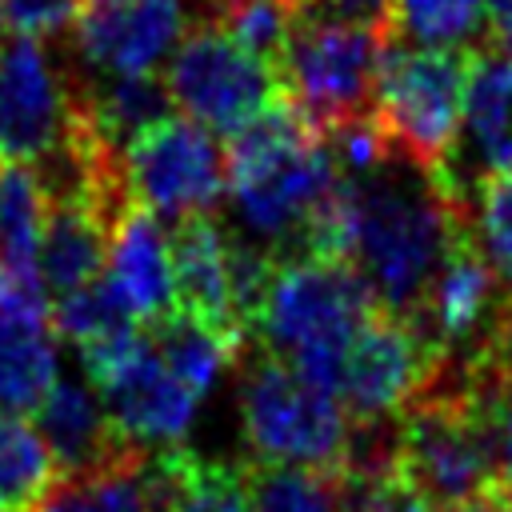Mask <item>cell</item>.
<instances>
[{"label":"cell","mask_w":512,"mask_h":512,"mask_svg":"<svg viewBox=\"0 0 512 512\" xmlns=\"http://www.w3.org/2000/svg\"><path fill=\"white\" fill-rule=\"evenodd\" d=\"M224 168L248 240L276 260L304 256V224L312 208L344 180L316 124L284 92L228 136Z\"/></svg>","instance_id":"obj_1"},{"label":"cell","mask_w":512,"mask_h":512,"mask_svg":"<svg viewBox=\"0 0 512 512\" xmlns=\"http://www.w3.org/2000/svg\"><path fill=\"white\" fill-rule=\"evenodd\" d=\"M352 184L356 216L348 264L364 280L376 308L412 316L448 244L464 228V212L404 156Z\"/></svg>","instance_id":"obj_2"},{"label":"cell","mask_w":512,"mask_h":512,"mask_svg":"<svg viewBox=\"0 0 512 512\" xmlns=\"http://www.w3.org/2000/svg\"><path fill=\"white\" fill-rule=\"evenodd\" d=\"M372 312L376 304L348 260L300 256L276 264L252 336L300 380L340 396L348 344Z\"/></svg>","instance_id":"obj_3"},{"label":"cell","mask_w":512,"mask_h":512,"mask_svg":"<svg viewBox=\"0 0 512 512\" xmlns=\"http://www.w3.org/2000/svg\"><path fill=\"white\" fill-rule=\"evenodd\" d=\"M468 72L472 48H428L396 40L384 48L372 116L388 144L428 176H436L456 148Z\"/></svg>","instance_id":"obj_4"},{"label":"cell","mask_w":512,"mask_h":512,"mask_svg":"<svg viewBox=\"0 0 512 512\" xmlns=\"http://www.w3.org/2000/svg\"><path fill=\"white\" fill-rule=\"evenodd\" d=\"M240 424L256 460L300 464L340 476L352 444V416L340 396L300 380L280 356L256 348L240 372Z\"/></svg>","instance_id":"obj_5"},{"label":"cell","mask_w":512,"mask_h":512,"mask_svg":"<svg viewBox=\"0 0 512 512\" xmlns=\"http://www.w3.org/2000/svg\"><path fill=\"white\" fill-rule=\"evenodd\" d=\"M388 44L392 36L384 24L300 16L276 68L280 88L316 124V132H324L372 108Z\"/></svg>","instance_id":"obj_6"},{"label":"cell","mask_w":512,"mask_h":512,"mask_svg":"<svg viewBox=\"0 0 512 512\" xmlns=\"http://www.w3.org/2000/svg\"><path fill=\"white\" fill-rule=\"evenodd\" d=\"M164 84L172 104L188 120L224 136H232L244 120H252L284 92L276 68L244 52L216 24H192L180 36L164 68Z\"/></svg>","instance_id":"obj_7"},{"label":"cell","mask_w":512,"mask_h":512,"mask_svg":"<svg viewBox=\"0 0 512 512\" xmlns=\"http://www.w3.org/2000/svg\"><path fill=\"white\" fill-rule=\"evenodd\" d=\"M124 184L132 204L148 208L152 216L184 220L216 208L228 168L204 124L168 116L124 148Z\"/></svg>","instance_id":"obj_8"},{"label":"cell","mask_w":512,"mask_h":512,"mask_svg":"<svg viewBox=\"0 0 512 512\" xmlns=\"http://www.w3.org/2000/svg\"><path fill=\"white\" fill-rule=\"evenodd\" d=\"M84 368L124 440L144 448L180 444L200 396H192L168 372L144 328L120 344H108L104 352H84Z\"/></svg>","instance_id":"obj_9"},{"label":"cell","mask_w":512,"mask_h":512,"mask_svg":"<svg viewBox=\"0 0 512 512\" xmlns=\"http://www.w3.org/2000/svg\"><path fill=\"white\" fill-rule=\"evenodd\" d=\"M444 352L396 312L376 308L348 344L340 404L352 424H376L404 412L440 372Z\"/></svg>","instance_id":"obj_10"},{"label":"cell","mask_w":512,"mask_h":512,"mask_svg":"<svg viewBox=\"0 0 512 512\" xmlns=\"http://www.w3.org/2000/svg\"><path fill=\"white\" fill-rule=\"evenodd\" d=\"M80 76L52 64L40 40L0 44V160H36L56 148L76 116Z\"/></svg>","instance_id":"obj_11"},{"label":"cell","mask_w":512,"mask_h":512,"mask_svg":"<svg viewBox=\"0 0 512 512\" xmlns=\"http://www.w3.org/2000/svg\"><path fill=\"white\" fill-rule=\"evenodd\" d=\"M500 284L504 280L484 260V252L468 236V220H464V228L448 244L440 268L432 272V280L408 320L444 352V360H464L484 344V336L500 312V300L508 292Z\"/></svg>","instance_id":"obj_12"},{"label":"cell","mask_w":512,"mask_h":512,"mask_svg":"<svg viewBox=\"0 0 512 512\" xmlns=\"http://www.w3.org/2000/svg\"><path fill=\"white\" fill-rule=\"evenodd\" d=\"M184 0H100L88 4L76 36V56L104 72H152L188 32Z\"/></svg>","instance_id":"obj_13"},{"label":"cell","mask_w":512,"mask_h":512,"mask_svg":"<svg viewBox=\"0 0 512 512\" xmlns=\"http://www.w3.org/2000/svg\"><path fill=\"white\" fill-rule=\"evenodd\" d=\"M172 284H176V308L220 332L232 348L248 352V328L232 300V276H228V236L204 216L176 220L172 232Z\"/></svg>","instance_id":"obj_14"},{"label":"cell","mask_w":512,"mask_h":512,"mask_svg":"<svg viewBox=\"0 0 512 512\" xmlns=\"http://www.w3.org/2000/svg\"><path fill=\"white\" fill-rule=\"evenodd\" d=\"M36 428H40L44 444L52 448L60 476L100 468L112 456H120L124 448H132V440H124L116 432L100 392H92L88 384H76V380L52 384V392L36 408Z\"/></svg>","instance_id":"obj_15"},{"label":"cell","mask_w":512,"mask_h":512,"mask_svg":"<svg viewBox=\"0 0 512 512\" xmlns=\"http://www.w3.org/2000/svg\"><path fill=\"white\" fill-rule=\"evenodd\" d=\"M108 276L128 296L140 324L160 320L176 308L172 284V236L160 228V216L132 204L112 232L108 248Z\"/></svg>","instance_id":"obj_16"},{"label":"cell","mask_w":512,"mask_h":512,"mask_svg":"<svg viewBox=\"0 0 512 512\" xmlns=\"http://www.w3.org/2000/svg\"><path fill=\"white\" fill-rule=\"evenodd\" d=\"M116 220L84 200L48 204V220L36 248V268L48 284V292L64 296L96 276L108 272V248H112Z\"/></svg>","instance_id":"obj_17"},{"label":"cell","mask_w":512,"mask_h":512,"mask_svg":"<svg viewBox=\"0 0 512 512\" xmlns=\"http://www.w3.org/2000/svg\"><path fill=\"white\" fill-rule=\"evenodd\" d=\"M84 108L96 120V128L128 148L140 132L156 128L160 120L172 116V96L164 76L152 72H108L104 80L84 76Z\"/></svg>","instance_id":"obj_18"},{"label":"cell","mask_w":512,"mask_h":512,"mask_svg":"<svg viewBox=\"0 0 512 512\" xmlns=\"http://www.w3.org/2000/svg\"><path fill=\"white\" fill-rule=\"evenodd\" d=\"M148 344L156 348V356L168 364V372L192 392V396H208L212 384L220 380V372L228 364H236L244 352L232 348L220 332H212L208 324H200L196 316L172 308L160 320L144 324Z\"/></svg>","instance_id":"obj_19"},{"label":"cell","mask_w":512,"mask_h":512,"mask_svg":"<svg viewBox=\"0 0 512 512\" xmlns=\"http://www.w3.org/2000/svg\"><path fill=\"white\" fill-rule=\"evenodd\" d=\"M52 324L16 320L0 312V408L36 412L56 384Z\"/></svg>","instance_id":"obj_20"},{"label":"cell","mask_w":512,"mask_h":512,"mask_svg":"<svg viewBox=\"0 0 512 512\" xmlns=\"http://www.w3.org/2000/svg\"><path fill=\"white\" fill-rule=\"evenodd\" d=\"M56 476L60 472L40 428L28 424L20 412L0 408V508L32 512L56 484Z\"/></svg>","instance_id":"obj_21"},{"label":"cell","mask_w":512,"mask_h":512,"mask_svg":"<svg viewBox=\"0 0 512 512\" xmlns=\"http://www.w3.org/2000/svg\"><path fill=\"white\" fill-rule=\"evenodd\" d=\"M488 0H388L384 28L396 44L480 48Z\"/></svg>","instance_id":"obj_22"},{"label":"cell","mask_w":512,"mask_h":512,"mask_svg":"<svg viewBox=\"0 0 512 512\" xmlns=\"http://www.w3.org/2000/svg\"><path fill=\"white\" fill-rule=\"evenodd\" d=\"M52 328L84 352V348H96V344L132 336V332L140 328V320H136L128 296H124V292L116 288V280L104 272V276H96L92 284L56 296V304H52Z\"/></svg>","instance_id":"obj_23"},{"label":"cell","mask_w":512,"mask_h":512,"mask_svg":"<svg viewBox=\"0 0 512 512\" xmlns=\"http://www.w3.org/2000/svg\"><path fill=\"white\" fill-rule=\"evenodd\" d=\"M48 196L28 160H0V264H36Z\"/></svg>","instance_id":"obj_24"},{"label":"cell","mask_w":512,"mask_h":512,"mask_svg":"<svg viewBox=\"0 0 512 512\" xmlns=\"http://www.w3.org/2000/svg\"><path fill=\"white\" fill-rule=\"evenodd\" d=\"M244 484L252 512H336L340 480L332 472L252 460L244 464Z\"/></svg>","instance_id":"obj_25"},{"label":"cell","mask_w":512,"mask_h":512,"mask_svg":"<svg viewBox=\"0 0 512 512\" xmlns=\"http://www.w3.org/2000/svg\"><path fill=\"white\" fill-rule=\"evenodd\" d=\"M464 220L484 260L496 268L504 288H512V168L480 184Z\"/></svg>","instance_id":"obj_26"},{"label":"cell","mask_w":512,"mask_h":512,"mask_svg":"<svg viewBox=\"0 0 512 512\" xmlns=\"http://www.w3.org/2000/svg\"><path fill=\"white\" fill-rule=\"evenodd\" d=\"M164 512H252L244 464H212L192 452L188 472Z\"/></svg>","instance_id":"obj_27"},{"label":"cell","mask_w":512,"mask_h":512,"mask_svg":"<svg viewBox=\"0 0 512 512\" xmlns=\"http://www.w3.org/2000/svg\"><path fill=\"white\" fill-rule=\"evenodd\" d=\"M468 364H472V376H476V388H480V404H484L496 480H504L512 488V384L500 380L496 372H488L476 356H468Z\"/></svg>","instance_id":"obj_28"},{"label":"cell","mask_w":512,"mask_h":512,"mask_svg":"<svg viewBox=\"0 0 512 512\" xmlns=\"http://www.w3.org/2000/svg\"><path fill=\"white\" fill-rule=\"evenodd\" d=\"M84 8L88 0H0V20L12 28V36L56 40L80 24Z\"/></svg>","instance_id":"obj_29"},{"label":"cell","mask_w":512,"mask_h":512,"mask_svg":"<svg viewBox=\"0 0 512 512\" xmlns=\"http://www.w3.org/2000/svg\"><path fill=\"white\" fill-rule=\"evenodd\" d=\"M0 312L52 324V292L36 264H0Z\"/></svg>","instance_id":"obj_30"},{"label":"cell","mask_w":512,"mask_h":512,"mask_svg":"<svg viewBox=\"0 0 512 512\" xmlns=\"http://www.w3.org/2000/svg\"><path fill=\"white\" fill-rule=\"evenodd\" d=\"M472 356H476L484 368H492L500 380H508V384H512V288L504 292L500 312H496V320H492V328H488L484 344H480Z\"/></svg>","instance_id":"obj_31"},{"label":"cell","mask_w":512,"mask_h":512,"mask_svg":"<svg viewBox=\"0 0 512 512\" xmlns=\"http://www.w3.org/2000/svg\"><path fill=\"white\" fill-rule=\"evenodd\" d=\"M304 16H332V20H364L384 24L388 0H300Z\"/></svg>","instance_id":"obj_32"},{"label":"cell","mask_w":512,"mask_h":512,"mask_svg":"<svg viewBox=\"0 0 512 512\" xmlns=\"http://www.w3.org/2000/svg\"><path fill=\"white\" fill-rule=\"evenodd\" d=\"M88 4H100V0H88Z\"/></svg>","instance_id":"obj_33"},{"label":"cell","mask_w":512,"mask_h":512,"mask_svg":"<svg viewBox=\"0 0 512 512\" xmlns=\"http://www.w3.org/2000/svg\"><path fill=\"white\" fill-rule=\"evenodd\" d=\"M508 60H512V52H508Z\"/></svg>","instance_id":"obj_34"},{"label":"cell","mask_w":512,"mask_h":512,"mask_svg":"<svg viewBox=\"0 0 512 512\" xmlns=\"http://www.w3.org/2000/svg\"><path fill=\"white\" fill-rule=\"evenodd\" d=\"M0 512H4V508H0Z\"/></svg>","instance_id":"obj_35"}]
</instances>
